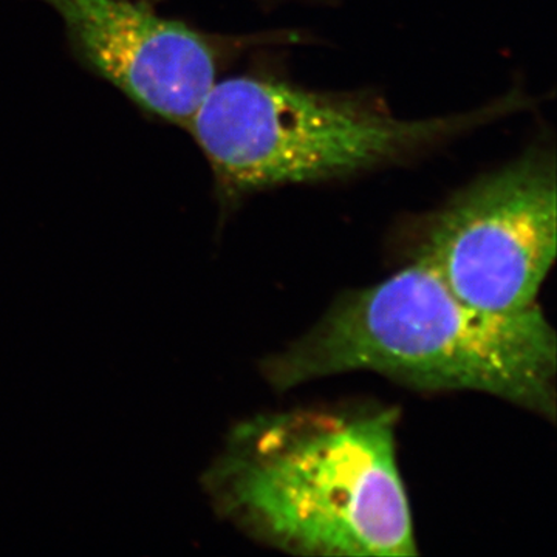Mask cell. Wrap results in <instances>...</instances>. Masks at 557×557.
<instances>
[{
  "label": "cell",
  "mask_w": 557,
  "mask_h": 557,
  "mask_svg": "<svg viewBox=\"0 0 557 557\" xmlns=\"http://www.w3.org/2000/svg\"><path fill=\"white\" fill-rule=\"evenodd\" d=\"M398 410L295 409L242 421L203 482L220 518L299 556H417Z\"/></svg>",
  "instance_id": "obj_1"
},
{
  "label": "cell",
  "mask_w": 557,
  "mask_h": 557,
  "mask_svg": "<svg viewBox=\"0 0 557 557\" xmlns=\"http://www.w3.org/2000/svg\"><path fill=\"white\" fill-rule=\"evenodd\" d=\"M539 102L515 86L471 109L406 119L379 91L313 89L256 69L220 78L186 132L207 160L226 218L269 190L408 168Z\"/></svg>",
  "instance_id": "obj_2"
},
{
  "label": "cell",
  "mask_w": 557,
  "mask_h": 557,
  "mask_svg": "<svg viewBox=\"0 0 557 557\" xmlns=\"http://www.w3.org/2000/svg\"><path fill=\"white\" fill-rule=\"evenodd\" d=\"M372 372L424 392H480L556 420L557 339L541 307L475 309L413 260L351 289L292 346L262 362L278 391Z\"/></svg>",
  "instance_id": "obj_3"
},
{
  "label": "cell",
  "mask_w": 557,
  "mask_h": 557,
  "mask_svg": "<svg viewBox=\"0 0 557 557\" xmlns=\"http://www.w3.org/2000/svg\"><path fill=\"white\" fill-rule=\"evenodd\" d=\"M557 252V161L547 132L432 212L413 260L475 309L536 306Z\"/></svg>",
  "instance_id": "obj_4"
},
{
  "label": "cell",
  "mask_w": 557,
  "mask_h": 557,
  "mask_svg": "<svg viewBox=\"0 0 557 557\" xmlns=\"http://www.w3.org/2000/svg\"><path fill=\"white\" fill-rule=\"evenodd\" d=\"M64 25L73 54L152 119L188 129L201 101L244 54L309 46L296 30L218 35L161 16L139 0H39Z\"/></svg>",
  "instance_id": "obj_5"
},
{
  "label": "cell",
  "mask_w": 557,
  "mask_h": 557,
  "mask_svg": "<svg viewBox=\"0 0 557 557\" xmlns=\"http://www.w3.org/2000/svg\"><path fill=\"white\" fill-rule=\"evenodd\" d=\"M139 2L156 7L160 0H139ZM249 2L255 3L260 10L276 13L287 9H336L346 0H249Z\"/></svg>",
  "instance_id": "obj_6"
}]
</instances>
